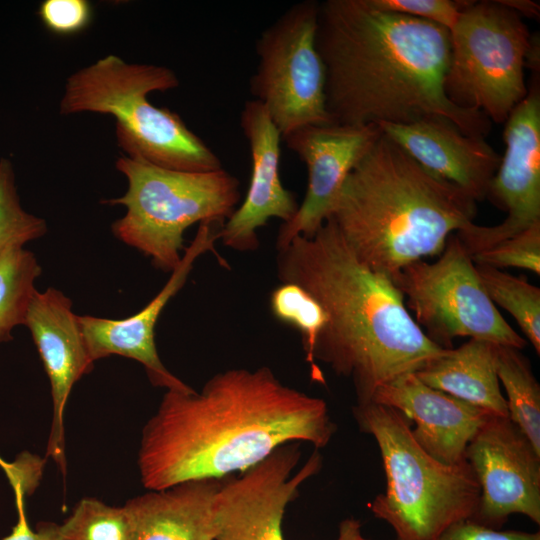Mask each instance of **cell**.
I'll return each mask as SVG.
<instances>
[{"label":"cell","mask_w":540,"mask_h":540,"mask_svg":"<svg viewBox=\"0 0 540 540\" xmlns=\"http://www.w3.org/2000/svg\"><path fill=\"white\" fill-rule=\"evenodd\" d=\"M336 430L323 399L283 384L269 367L232 368L200 391L167 390L142 430L140 479L148 490L221 480L284 444L324 448Z\"/></svg>","instance_id":"obj_1"},{"label":"cell","mask_w":540,"mask_h":540,"mask_svg":"<svg viewBox=\"0 0 540 540\" xmlns=\"http://www.w3.org/2000/svg\"><path fill=\"white\" fill-rule=\"evenodd\" d=\"M316 48L333 123L443 117L471 136L485 138L491 130L483 113L446 96L450 35L438 24L381 10L371 0H326L318 5Z\"/></svg>","instance_id":"obj_2"},{"label":"cell","mask_w":540,"mask_h":540,"mask_svg":"<svg viewBox=\"0 0 540 540\" xmlns=\"http://www.w3.org/2000/svg\"><path fill=\"white\" fill-rule=\"evenodd\" d=\"M276 271L280 283L303 287L322 306L327 321L314 360L351 380L356 405L445 350L418 326L393 281L361 263L329 219L313 236L277 249Z\"/></svg>","instance_id":"obj_3"},{"label":"cell","mask_w":540,"mask_h":540,"mask_svg":"<svg viewBox=\"0 0 540 540\" xmlns=\"http://www.w3.org/2000/svg\"><path fill=\"white\" fill-rule=\"evenodd\" d=\"M475 215L473 198L382 132L347 176L328 219L361 263L392 279L405 266L441 254Z\"/></svg>","instance_id":"obj_4"},{"label":"cell","mask_w":540,"mask_h":540,"mask_svg":"<svg viewBox=\"0 0 540 540\" xmlns=\"http://www.w3.org/2000/svg\"><path fill=\"white\" fill-rule=\"evenodd\" d=\"M179 85L168 67L129 64L107 55L67 78L59 111L62 115L94 112L116 120V140L126 156L187 172L223 168L219 157L168 108L150 103L147 95Z\"/></svg>","instance_id":"obj_5"},{"label":"cell","mask_w":540,"mask_h":540,"mask_svg":"<svg viewBox=\"0 0 540 540\" xmlns=\"http://www.w3.org/2000/svg\"><path fill=\"white\" fill-rule=\"evenodd\" d=\"M361 432L378 445L386 489L368 507L394 531L393 540H436L448 527L472 519L480 487L467 461L444 464L414 439L397 410L374 402L354 405Z\"/></svg>","instance_id":"obj_6"},{"label":"cell","mask_w":540,"mask_h":540,"mask_svg":"<svg viewBox=\"0 0 540 540\" xmlns=\"http://www.w3.org/2000/svg\"><path fill=\"white\" fill-rule=\"evenodd\" d=\"M116 168L128 181L126 193L104 200L126 214L111 226L114 236L172 272L182 259L184 232L195 223L224 224L240 200L239 180L225 169L187 172L140 158L119 157Z\"/></svg>","instance_id":"obj_7"},{"label":"cell","mask_w":540,"mask_h":540,"mask_svg":"<svg viewBox=\"0 0 540 540\" xmlns=\"http://www.w3.org/2000/svg\"><path fill=\"white\" fill-rule=\"evenodd\" d=\"M449 35L446 96L504 123L528 93L524 69L532 36L521 16L499 0L469 1Z\"/></svg>","instance_id":"obj_8"},{"label":"cell","mask_w":540,"mask_h":540,"mask_svg":"<svg viewBox=\"0 0 540 540\" xmlns=\"http://www.w3.org/2000/svg\"><path fill=\"white\" fill-rule=\"evenodd\" d=\"M391 280L415 322L442 348H453L452 342L458 337L519 350L527 344L486 294L472 257L455 233L436 261L411 263Z\"/></svg>","instance_id":"obj_9"},{"label":"cell","mask_w":540,"mask_h":540,"mask_svg":"<svg viewBox=\"0 0 540 540\" xmlns=\"http://www.w3.org/2000/svg\"><path fill=\"white\" fill-rule=\"evenodd\" d=\"M319 2L292 5L256 41L259 58L250 93L282 137L305 126L333 123L326 107V73L316 48Z\"/></svg>","instance_id":"obj_10"},{"label":"cell","mask_w":540,"mask_h":540,"mask_svg":"<svg viewBox=\"0 0 540 540\" xmlns=\"http://www.w3.org/2000/svg\"><path fill=\"white\" fill-rule=\"evenodd\" d=\"M299 446V442L284 444L238 478L222 482L216 500L215 540H285L286 507L322 466L315 451L293 474L301 457ZM336 540L370 539L363 536L361 522L351 517L341 521Z\"/></svg>","instance_id":"obj_11"},{"label":"cell","mask_w":540,"mask_h":540,"mask_svg":"<svg viewBox=\"0 0 540 540\" xmlns=\"http://www.w3.org/2000/svg\"><path fill=\"white\" fill-rule=\"evenodd\" d=\"M505 153L486 199L507 212L503 222L482 226L472 222L455 233L472 257L540 222V91L528 87L525 98L504 122Z\"/></svg>","instance_id":"obj_12"},{"label":"cell","mask_w":540,"mask_h":540,"mask_svg":"<svg viewBox=\"0 0 540 540\" xmlns=\"http://www.w3.org/2000/svg\"><path fill=\"white\" fill-rule=\"evenodd\" d=\"M465 459L480 487L471 520L499 530L511 515L521 514L540 524V452L509 417L490 416Z\"/></svg>","instance_id":"obj_13"},{"label":"cell","mask_w":540,"mask_h":540,"mask_svg":"<svg viewBox=\"0 0 540 540\" xmlns=\"http://www.w3.org/2000/svg\"><path fill=\"white\" fill-rule=\"evenodd\" d=\"M381 134L377 124L329 123L301 127L282 137L305 163L308 183L296 213L279 227L277 249L295 236L311 237L317 232L330 217L347 176Z\"/></svg>","instance_id":"obj_14"},{"label":"cell","mask_w":540,"mask_h":540,"mask_svg":"<svg viewBox=\"0 0 540 540\" xmlns=\"http://www.w3.org/2000/svg\"><path fill=\"white\" fill-rule=\"evenodd\" d=\"M223 224L203 222L179 265L157 295L136 314L124 319H108L89 315L79 316L89 355L93 362L120 355L136 360L146 370L150 382L167 390L187 392L192 388L173 375L162 363L155 344L157 321L171 298L186 283L195 261L207 252L213 253L222 265L225 260L215 249Z\"/></svg>","instance_id":"obj_15"},{"label":"cell","mask_w":540,"mask_h":540,"mask_svg":"<svg viewBox=\"0 0 540 540\" xmlns=\"http://www.w3.org/2000/svg\"><path fill=\"white\" fill-rule=\"evenodd\" d=\"M24 326L31 332L51 386L53 416L46 456L65 475L64 410L74 384L91 371L94 362L72 301L60 290H36Z\"/></svg>","instance_id":"obj_16"},{"label":"cell","mask_w":540,"mask_h":540,"mask_svg":"<svg viewBox=\"0 0 540 540\" xmlns=\"http://www.w3.org/2000/svg\"><path fill=\"white\" fill-rule=\"evenodd\" d=\"M240 126L248 141L251 157L249 187L242 203L223 224L220 239L236 251H254L259 246L257 231L269 219L288 222L299 204L280 178L282 136L266 108L257 100L246 101Z\"/></svg>","instance_id":"obj_17"},{"label":"cell","mask_w":540,"mask_h":540,"mask_svg":"<svg viewBox=\"0 0 540 540\" xmlns=\"http://www.w3.org/2000/svg\"><path fill=\"white\" fill-rule=\"evenodd\" d=\"M379 126L429 173L454 185L476 202L486 199L501 155L485 138L465 134L443 117Z\"/></svg>","instance_id":"obj_18"},{"label":"cell","mask_w":540,"mask_h":540,"mask_svg":"<svg viewBox=\"0 0 540 540\" xmlns=\"http://www.w3.org/2000/svg\"><path fill=\"white\" fill-rule=\"evenodd\" d=\"M372 402L391 407L413 421L416 442L447 465L466 461L468 444L492 416L482 408L429 387L415 373L379 388Z\"/></svg>","instance_id":"obj_19"},{"label":"cell","mask_w":540,"mask_h":540,"mask_svg":"<svg viewBox=\"0 0 540 540\" xmlns=\"http://www.w3.org/2000/svg\"><path fill=\"white\" fill-rule=\"evenodd\" d=\"M219 479L189 480L126 502L129 540H215Z\"/></svg>","instance_id":"obj_20"},{"label":"cell","mask_w":540,"mask_h":540,"mask_svg":"<svg viewBox=\"0 0 540 540\" xmlns=\"http://www.w3.org/2000/svg\"><path fill=\"white\" fill-rule=\"evenodd\" d=\"M497 344L470 339L445 349L415 375L429 387L482 408L492 415L509 417L496 371Z\"/></svg>","instance_id":"obj_21"},{"label":"cell","mask_w":540,"mask_h":540,"mask_svg":"<svg viewBox=\"0 0 540 540\" xmlns=\"http://www.w3.org/2000/svg\"><path fill=\"white\" fill-rule=\"evenodd\" d=\"M496 371L506 393L509 419L540 452V386L521 350L496 346Z\"/></svg>","instance_id":"obj_22"},{"label":"cell","mask_w":540,"mask_h":540,"mask_svg":"<svg viewBox=\"0 0 540 540\" xmlns=\"http://www.w3.org/2000/svg\"><path fill=\"white\" fill-rule=\"evenodd\" d=\"M41 273L36 256L22 245L0 252V344L12 339L15 327L24 325Z\"/></svg>","instance_id":"obj_23"},{"label":"cell","mask_w":540,"mask_h":540,"mask_svg":"<svg viewBox=\"0 0 540 540\" xmlns=\"http://www.w3.org/2000/svg\"><path fill=\"white\" fill-rule=\"evenodd\" d=\"M476 265L481 284L496 306L506 310L517 322L536 353L540 354V289L524 277L501 269Z\"/></svg>","instance_id":"obj_24"},{"label":"cell","mask_w":540,"mask_h":540,"mask_svg":"<svg viewBox=\"0 0 540 540\" xmlns=\"http://www.w3.org/2000/svg\"><path fill=\"white\" fill-rule=\"evenodd\" d=\"M270 310L280 322L295 328L301 335L306 361L312 377L324 382L313 357L316 339L327 321L319 302L303 287L294 283H280L270 295Z\"/></svg>","instance_id":"obj_25"},{"label":"cell","mask_w":540,"mask_h":540,"mask_svg":"<svg viewBox=\"0 0 540 540\" xmlns=\"http://www.w3.org/2000/svg\"><path fill=\"white\" fill-rule=\"evenodd\" d=\"M60 526L64 540H129V523L123 507H113L95 498L78 502Z\"/></svg>","instance_id":"obj_26"},{"label":"cell","mask_w":540,"mask_h":540,"mask_svg":"<svg viewBox=\"0 0 540 540\" xmlns=\"http://www.w3.org/2000/svg\"><path fill=\"white\" fill-rule=\"evenodd\" d=\"M43 218L25 211L20 203L12 163L0 159V252L10 245H24L44 236Z\"/></svg>","instance_id":"obj_27"},{"label":"cell","mask_w":540,"mask_h":540,"mask_svg":"<svg viewBox=\"0 0 540 540\" xmlns=\"http://www.w3.org/2000/svg\"><path fill=\"white\" fill-rule=\"evenodd\" d=\"M472 260L477 265L497 269L520 268L540 274V222L524 231L481 251Z\"/></svg>","instance_id":"obj_28"},{"label":"cell","mask_w":540,"mask_h":540,"mask_svg":"<svg viewBox=\"0 0 540 540\" xmlns=\"http://www.w3.org/2000/svg\"><path fill=\"white\" fill-rule=\"evenodd\" d=\"M371 2L381 10L418 18L450 30L469 1L371 0Z\"/></svg>","instance_id":"obj_29"},{"label":"cell","mask_w":540,"mask_h":540,"mask_svg":"<svg viewBox=\"0 0 540 540\" xmlns=\"http://www.w3.org/2000/svg\"><path fill=\"white\" fill-rule=\"evenodd\" d=\"M38 15L47 30L67 36L90 25L93 9L87 0H45L39 6Z\"/></svg>","instance_id":"obj_30"},{"label":"cell","mask_w":540,"mask_h":540,"mask_svg":"<svg viewBox=\"0 0 540 540\" xmlns=\"http://www.w3.org/2000/svg\"><path fill=\"white\" fill-rule=\"evenodd\" d=\"M436 540H540V532L497 530L467 519L448 527Z\"/></svg>","instance_id":"obj_31"},{"label":"cell","mask_w":540,"mask_h":540,"mask_svg":"<svg viewBox=\"0 0 540 540\" xmlns=\"http://www.w3.org/2000/svg\"><path fill=\"white\" fill-rule=\"evenodd\" d=\"M12 483L16 493L18 521L12 532L2 540H64L60 526L54 523L42 524L37 531L30 527L24 512L23 484L19 480H12Z\"/></svg>","instance_id":"obj_32"},{"label":"cell","mask_w":540,"mask_h":540,"mask_svg":"<svg viewBox=\"0 0 540 540\" xmlns=\"http://www.w3.org/2000/svg\"><path fill=\"white\" fill-rule=\"evenodd\" d=\"M501 4L516 12L530 18H539L540 5L531 0H499Z\"/></svg>","instance_id":"obj_33"}]
</instances>
